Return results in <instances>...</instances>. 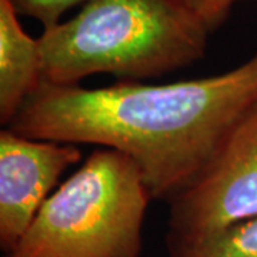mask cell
Wrapping results in <instances>:
<instances>
[{"mask_svg": "<svg viewBox=\"0 0 257 257\" xmlns=\"http://www.w3.org/2000/svg\"><path fill=\"white\" fill-rule=\"evenodd\" d=\"M256 101L257 53L224 73L166 84L42 83L8 127L26 138L120 152L138 166L152 199L169 202Z\"/></svg>", "mask_w": 257, "mask_h": 257, "instance_id": "cell-1", "label": "cell"}, {"mask_svg": "<svg viewBox=\"0 0 257 257\" xmlns=\"http://www.w3.org/2000/svg\"><path fill=\"white\" fill-rule=\"evenodd\" d=\"M211 32L180 0H89L39 37L42 83L77 86L93 74L142 82L199 62Z\"/></svg>", "mask_w": 257, "mask_h": 257, "instance_id": "cell-2", "label": "cell"}, {"mask_svg": "<svg viewBox=\"0 0 257 257\" xmlns=\"http://www.w3.org/2000/svg\"><path fill=\"white\" fill-rule=\"evenodd\" d=\"M152 199L127 156L93 150L5 257H140Z\"/></svg>", "mask_w": 257, "mask_h": 257, "instance_id": "cell-3", "label": "cell"}, {"mask_svg": "<svg viewBox=\"0 0 257 257\" xmlns=\"http://www.w3.org/2000/svg\"><path fill=\"white\" fill-rule=\"evenodd\" d=\"M169 204L167 250L257 217V101L234 121L200 173Z\"/></svg>", "mask_w": 257, "mask_h": 257, "instance_id": "cell-4", "label": "cell"}, {"mask_svg": "<svg viewBox=\"0 0 257 257\" xmlns=\"http://www.w3.org/2000/svg\"><path fill=\"white\" fill-rule=\"evenodd\" d=\"M82 157L77 145L26 138L9 127L0 132V247L3 253L18 244L62 175Z\"/></svg>", "mask_w": 257, "mask_h": 257, "instance_id": "cell-5", "label": "cell"}, {"mask_svg": "<svg viewBox=\"0 0 257 257\" xmlns=\"http://www.w3.org/2000/svg\"><path fill=\"white\" fill-rule=\"evenodd\" d=\"M42 84L39 40L22 28L8 0H0V123L9 126Z\"/></svg>", "mask_w": 257, "mask_h": 257, "instance_id": "cell-6", "label": "cell"}, {"mask_svg": "<svg viewBox=\"0 0 257 257\" xmlns=\"http://www.w3.org/2000/svg\"><path fill=\"white\" fill-rule=\"evenodd\" d=\"M167 257H257V217L207 239L170 248Z\"/></svg>", "mask_w": 257, "mask_h": 257, "instance_id": "cell-7", "label": "cell"}, {"mask_svg": "<svg viewBox=\"0 0 257 257\" xmlns=\"http://www.w3.org/2000/svg\"><path fill=\"white\" fill-rule=\"evenodd\" d=\"M19 16H28L42 23L43 30L59 25L67 10L89 0H8Z\"/></svg>", "mask_w": 257, "mask_h": 257, "instance_id": "cell-8", "label": "cell"}, {"mask_svg": "<svg viewBox=\"0 0 257 257\" xmlns=\"http://www.w3.org/2000/svg\"><path fill=\"white\" fill-rule=\"evenodd\" d=\"M194 15L202 19L210 32L224 25L237 0H180Z\"/></svg>", "mask_w": 257, "mask_h": 257, "instance_id": "cell-9", "label": "cell"}]
</instances>
